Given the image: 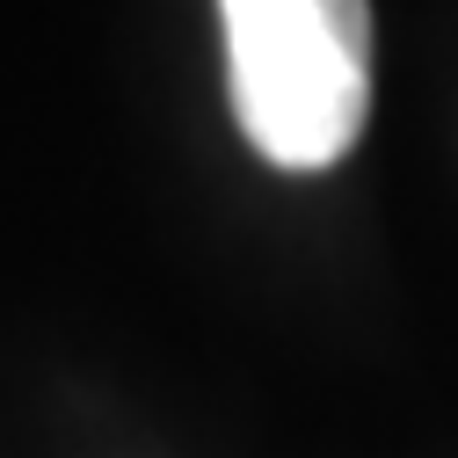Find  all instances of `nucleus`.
I'll return each instance as SVG.
<instances>
[{"label": "nucleus", "instance_id": "f257e3e1", "mask_svg": "<svg viewBox=\"0 0 458 458\" xmlns=\"http://www.w3.org/2000/svg\"><path fill=\"white\" fill-rule=\"evenodd\" d=\"M225 88L241 139L284 167L320 175L371 117V0H218Z\"/></svg>", "mask_w": 458, "mask_h": 458}]
</instances>
